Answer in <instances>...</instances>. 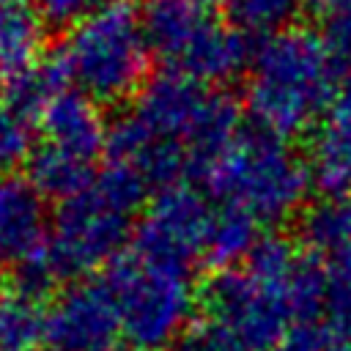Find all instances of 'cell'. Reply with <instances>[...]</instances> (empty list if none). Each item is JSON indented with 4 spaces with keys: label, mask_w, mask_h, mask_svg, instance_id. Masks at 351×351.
Masks as SVG:
<instances>
[{
    "label": "cell",
    "mask_w": 351,
    "mask_h": 351,
    "mask_svg": "<svg viewBox=\"0 0 351 351\" xmlns=\"http://www.w3.org/2000/svg\"><path fill=\"white\" fill-rule=\"evenodd\" d=\"M337 58L318 33L285 27L252 52L247 110L261 132L288 140L307 132L329 107Z\"/></svg>",
    "instance_id": "1"
},
{
    "label": "cell",
    "mask_w": 351,
    "mask_h": 351,
    "mask_svg": "<svg viewBox=\"0 0 351 351\" xmlns=\"http://www.w3.org/2000/svg\"><path fill=\"white\" fill-rule=\"evenodd\" d=\"M69 82L93 101H123L143 90L151 47L140 8L129 0H104L74 25L55 52Z\"/></svg>",
    "instance_id": "2"
},
{
    "label": "cell",
    "mask_w": 351,
    "mask_h": 351,
    "mask_svg": "<svg viewBox=\"0 0 351 351\" xmlns=\"http://www.w3.org/2000/svg\"><path fill=\"white\" fill-rule=\"evenodd\" d=\"M203 181L222 206L241 208L258 222H282L302 208L313 176L285 140L258 129L241 132Z\"/></svg>",
    "instance_id": "3"
},
{
    "label": "cell",
    "mask_w": 351,
    "mask_h": 351,
    "mask_svg": "<svg viewBox=\"0 0 351 351\" xmlns=\"http://www.w3.org/2000/svg\"><path fill=\"white\" fill-rule=\"evenodd\" d=\"M132 112L156 137L181 145L195 173H206L241 134L239 101L181 71H162L148 80Z\"/></svg>",
    "instance_id": "4"
},
{
    "label": "cell",
    "mask_w": 351,
    "mask_h": 351,
    "mask_svg": "<svg viewBox=\"0 0 351 351\" xmlns=\"http://www.w3.org/2000/svg\"><path fill=\"white\" fill-rule=\"evenodd\" d=\"M143 27L151 52L197 82H225L252 63L247 33L225 25L214 0H143Z\"/></svg>",
    "instance_id": "5"
},
{
    "label": "cell",
    "mask_w": 351,
    "mask_h": 351,
    "mask_svg": "<svg viewBox=\"0 0 351 351\" xmlns=\"http://www.w3.org/2000/svg\"><path fill=\"white\" fill-rule=\"evenodd\" d=\"M101 280L115 299L121 332L140 351L176 346L192 324L195 291L189 274L151 266L134 252H121L107 263Z\"/></svg>",
    "instance_id": "6"
},
{
    "label": "cell",
    "mask_w": 351,
    "mask_h": 351,
    "mask_svg": "<svg viewBox=\"0 0 351 351\" xmlns=\"http://www.w3.org/2000/svg\"><path fill=\"white\" fill-rule=\"evenodd\" d=\"M200 302L206 318L228 326L250 351H274L293 321L288 282L269 285L247 269L214 271L200 291Z\"/></svg>",
    "instance_id": "7"
},
{
    "label": "cell",
    "mask_w": 351,
    "mask_h": 351,
    "mask_svg": "<svg viewBox=\"0 0 351 351\" xmlns=\"http://www.w3.org/2000/svg\"><path fill=\"white\" fill-rule=\"evenodd\" d=\"M129 217L96 184L63 200L47 241L60 277H82L101 263H112L129 239Z\"/></svg>",
    "instance_id": "8"
},
{
    "label": "cell",
    "mask_w": 351,
    "mask_h": 351,
    "mask_svg": "<svg viewBox=\"0 0 351 351\" xmlns=\"http://www.w3.org/2000/svg\"><path fill=\"white\" fill-rule=\"evenodd\" d=\"M211 217L214 211L197 189L186 184L167 186L156 192L134 228L132 252L151 266L189 274L192 261L206 250Z\"/></svg>",
    "instance_id": "9"
},
{
    "label": "cell",
    "mask_w": 351,
    "mask_h": 351,
    "mask_svg": "<svg viewBox=\"0 0 351 351\" xmlns=\"http://www.w3.org/2000/svg\"><path fill=\"white\" fill-rule=\"evenodd\" d=\"M118 332V307L104 280H82L69 285L44 313L47 351L110 348Z\"/></svg>",
    "instance_id": "10"
},
{
    "label": "cell",
    "mask_w": 351,
    "mask_h": 351,
    "mask_svg": "<svg viewBox=\"0 0 351 351\" xmlns=\"http://www.w3.org/2000/svg\"><path fill=\"white\" fill-rule=\"evenodd\" d=\"M107 156L112 165L134 170L148 186L167 189L192 170L186 151L170 140L156 137L134 112H126L110 123L107 132Z\"/></svg>",
    "instance_id": "11"
},
{
    "label": "cell",
    "mask_w": 351,
    "mask_h": 351,
    "mask_svg": "<svg viewBox=\"0 0 351 351\" xmlns=\"http://www.w3.org/2000/svg\"><path fill=\"white\" fill-rule=\"evenodd\" d=\"M38 121L47 143L66 148L88 162H93V156L107 145L110 126L104 123L99 104L80 90L66 88L63 93H58L38 115Z\"/></svg>",
    "instance_id": "12"
},
{
    "label": "cell",
    "mask_w": 351,
    "mask_h": 351,
    "mask_svg": "<svg viewBox=\"0 0 351 351\" xmlns=\"http://www.w3.org/2000/svg\"><path fill=\"white\" fill-rule=\"evenodd\" d=\"M47 236V206L44 195L27 178L0 181V255L25 258L44 247Z\"/></svg>",
    "instance_id": "13"
},
{
    "label": "cell",
    "mask_w": 351,
    "mask_h": 351,
    "mask_svg": "<svg viewBox=\"0 0 351 351\" xmlns=\"http://www.w3.org/2000/svg\"><path fill=\"white\" fill-rule=\"evenodd\" d=\"M310 176L326 197H351V99L337 96L310 143Z\"/></svg>",
    "instance_id": "14"
},
{
    "label": "cell",
    "mask_w": 351,
    "mask_h": 351,
    "mask_svg": "<svg viewBox=\"0 0 351 351\" xmlns=\"http://www.w3.org/2000/svg\"><path fill=\"white\" fill-rule=\"evenodd\" d=\"M44 19L33 0L0 3V80L11 82L41 60Z\"/></svg>",
    "instance_id": "15"
},
{
    "label": "cell",
    "mask_w": 351,
    "mask_h": 351,
    "mask_svg": "<svg viewBox=\"0 0 351 351\" xmlns=\"http://www.w3.org/2000/svg\"><path fill=\"white\" fill-rule=\"evenodd\" d=\"M90 165L93 162H88L66 148L41 143L27 156V181L44 197H55L63 203V200L82 195L96 181Z\"/></svg>",
    "instance_id": "16"
},
{
    "label": "cell",
    "mask_w": 351,
    "mask_h": 351,
    "mask_svg": "<svg viewBox=\"0 0 351 351\" xmlns=\"http://www.w3.org/2000/svg\"><path fill=\"white\" fill-rule=\"evenodd\" d=\"M258 225L261 222L252 214L233 206H222L219 211H214L203 250L208 266H214V271H222V269H236L239 261H247L261 239Z\"/></svg>",
    "instance_id": "17"
},
{
    "label": "cell",
    "mask_w": 351,
    "mask_h": 351,
    "mask_svg": "<svg viewBox=\"0 0 351 351\" xmlns=\"http://www.w3.org/2000/svg\"><path fill=\"white\" fill-rule=\"evenodd\" d=\"M299 236L313 255L335 258L351 247V197H321L304 208Z\"/></svg>",
    "instance_id": "18"
},
{
    "label": "cell",
    "mask_w": 351,
    "mask_h": 351,
    "mask_svg": "<svg viewBox=\"0 0 351 351\" xmlns=\"http://www.w3.org/2000/svg\"><path fill=\"white\" fill-rule=\"evenodd\" d=\"M69 82V77H66V69H63V63L58 60V55H52V58H47V60H38L30 71H25L22 77H16V80H11L8 82V104L19 112V115H25V118H30V115H41L44 110H47V104L58 96V93H63L66 85Z\"/></svg>",
    "instance_id": "19"
},
{
    "label": "cell",
    "mask_w": 351,
    "mask_h": 351,
    "mask_svg": "<svg viewBox=\"0 0 351 351\" xmlns=\"http://www.w3.org/2000/svg\"><path fill=\"white\" fill-rule=\"evenodd\" d=\"M329 299V266L318 255H302L288 280V307L296 324H315L326 313Z\"/></svg>",
    "instance_id": "20"
},
{
    "label": "cell",
    "mask_w": 351,
    "mask_h": 351,
    "mask_svg": "<svg viewBox=\"0 0 351 351\" xmlns=\"http://www.w3.org/2000/svg\"><path fill=\"white\" fill-rule=\"evenodd\" d=\"M230 25L241 33L274 36L299 14L302 0H219Z\"/></svg>",
    "instance_id": "21"
},
{
    "label": "cell",
    "mask_w": 351,
    "mask_h": 351,
    "mask_svg": "<svg viewBox=\"0 0 351 351\" xmlns=\"http://www.w3.org/2000/svg\"><path fill=\"white\" fill-rule=\"evenodd\" d=\"M44 343V313L19 296L0 299V351H36Z\"/></svg>",
    "instance_id": "22"
},
{
    "label": "cell",
    "mask_w": 351,
    "mask_h": 351,
    "mask_svg": "<svg viewBox=\"0 0 351 351\" xmlns=\"http://www.w3.org/2000/svg\"><path fill=\"white\" fill-rule=\"evenodd\" d=\"M58 280H60V271H58V266H55V261L44 244L36 252L14 261L11 274H8V288H11V296H19L25 302L38 304L55 291Z\"/></svg>",
    "instance_id": "23"
},
{
    "label": "cell",
    "mask_w": 351,
    "mask_h": 351,
    "mask_svg": "<svg viewBox=\"0 0 351 351\" xmlns=\"http://www.w3.org/2000/svg\"><path fill=\"white\" fill-rule=\"evenodd\" d=\"M299 252L296 247L285 239V236H277V233H269V236H261L258 244L252 247L250 258H247V271L252 277H258L261 282H269V285H285L299 263Z\"/></svg>",
    "instance_id": "24"
},
{
    "label": "cell",
    "mask_w": 351,
    "mask_h": 351,
    "mask_svg": "<svg viewBox=\"0 0 351 351\" xmlns=\"http://www.w3.org/2000/svg\"><path fill=\"white\" fill-rule=\"evenodd\" d=\"M30 156V132L27 118L19 115L8 101H0V181Z\"/></svg>",
    "instance_id": "25"
},
{
    "label": "cell",
    "mask_w": 351,
    "mask_h": 351,
    "mask_svg": "<svg viewBox=\"0 0 351 351\" xmlns=\"http://www.w3.org/2000/svg\"><path fill=\"white\" fill-rule=\"evenodd\" d=\"M318 36L335 58H351V0H315Z\"/></svg>",
    "instance_id": "26"
},
{
    "label": "cell",
    "mask_w": 351,
    "mask_h": 351,
    "mask_svg": "<svg viewBox=\"0 0 351 351\" xmlns=\"http://www.w3.org/2000/svg\"><path fill=\"white\" fill-rule=\"evenodd\" d=\"M173 351H250V348L228 326L211 318H200L181 332Z\"/></svg>",
    "instance_id": "27"
},
{
    "label": "cell",
    "mask_w": 351,
    "mask_h": 351,
    "mask_svg": "<svg viewBox=\"0 0 351 351\" xmlns=\"http://www.w3.org/2000/svg\"><path fill=\"white\" fill-rule=\"evenodd\" d=\"M104 0H33L36 11L44 22L55 27H74L85 16H90Z\"/></svg>",
    "instance_id": "28"
},
{
    "label": "cell",
    "mask_w": 351,
    "mask_h": 351,
    "mask_svg": "<svg viewBox=\"0 0 351 351\" xmlns=\"http://www.w3.org/2000/svg\"><path fill=\"white\" fill-rule=\"evenodd\" d=\"M274 351H324L315 324H293Z\"/></svg>",
    "instance_id": "29"
},
{
    "label": "cell",
    "mask_w": 351,
    "mask_h": 351,
    "mask_svg": "<svg viewBox=\"0 0 351 351\" xmlns=\"http://www.w3.org/2000/svg\"><path fill=\"white\" fill-rule=\"evenodd\" d=\"M340 96H343V99H351V71H348V77H346V82H343V88H340Z\"/></svg>",
    "instance_id": "30"
},
{
    "label": "cell",
    "mask_w": 351,
    "mask_h": 351,
    "mask_svg": "<svg viewBox=\"0 0 351 351\" xmlns=\"http://www.w3.org/2000/svg\"><path fill=\"white\" fill-rule=\"evenodd\" d=\"M99 351H140L134 346H110V348H99Z\"/></svg>",
    "instance_id": "31"
},
{
    "label": "cell",
    "mask_w": 351,
    "mask_h": 351,
    "mask_svg": "<svg viewBox=\"0 0 351 351\" xmlns=\"http://www.w3.org/2000/svg\"><path fill=\"white\" fill-rule=\"evenodd\" d=\"M0 3H16V0H0Z\"/></svg>",
    "instance_id": "32"
},
{
    "label": "cell",
    "mask_w": 351,
    "mask_h": 351,
    "mask_svg": "<svg viewBox=\"0 0 351 351\" xmlns=\"http://www.w3.org/2000/svg\"><path fill=\"white\" fill-rule=\"evenodd\" d=\"M0 258H3V255H0Z\"/></svg>",
    "instance_id": "33"
}]
</instances>
